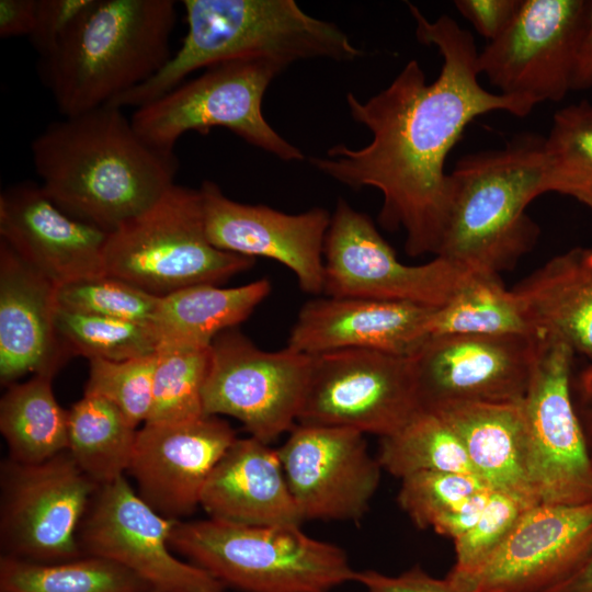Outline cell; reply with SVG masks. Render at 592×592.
<instances>
[{
	"instance_id": "60d3db41",
	"label": "cell",
	"mask_w": 592,
	"mask_h": 592,
	"mask_svg": "<svg viewBox=\"0 0 592 592\" xmlns=\"http://www.w3.org/2000/svg\"><path fill=\"white\" fill-rule=\"evenodd\" d=\"M355 582L367 592H462L446 578L431 577L420 567H413L399 576H387L375 570L357 571Z\"/></svg>"
},
{
	"instance_id": "8992f818",
	"label": "cell",
	"mask_w": 592,
	"mask_h": 592,
	"mask_svg": "<svg viewBox=\"0 0 592 592\" xmlns=\"http://www.w3.org/2000/svg\"><path fill=\"white\" fill-rule=\"evenodd\" d=\"M170 546L225 588L241 592H331L357 574L342 548L298 525L180 520Z\"/></svg>"
},
{
	"instance_id": "f546056e",
	"label": "cell",
	"mask_w": 592,
	"mask_h": 592,
	"mask_svg": "<svg viewBox=\"0 0 592 592\" xmlns=\"http://www.w3.org/2000/svg\"><path fill=\"white\" fill-rule=\"evenodd\" d=\"M492 492L475 475L421 471L401 479L398 502L418 527L455 539L477 522Z\"/></svg>"
},
{
	"instance_id": "8d00e7d4",
	"label": "cell",
	"mask_w": 592,
	"mask_h": 592,
	"mask_svg": "<svg viewBox=\"0 0 592 592\" xmlns=\"http://www.w3.org/2000/svg\"><path fill=\"white\" fill-rule=\"evenodd\" d=\"M56 300L73 312L153 323L160 297L104 274L58 287Z\"/></svg>"
},
{
	"instance_id": "5b68a950",
	"label": "cell",
	"mask_w": 592,
	"mask_h": 592,
	"mask_svg": "<svg viewBox=\"0 0 592 592\" xmlns=\"http://www.w3.org/2000/svg\"><path fill=\"white\" fill-rule=\"evenodd\" d=\"M172 0H94L46 56L39 76L62 116L111 103L170 59Z\"/></svg>"
},
{
	"instance_id": "4fadbf2b",
	"label": "cell",
	"mask_w": 592,
	"mask_h": 592,
	"mask_svg": "<svg viewBox=\"0 0 592 592\" xmlns=\"http://www.w3.org/2000/svg\"><path fill=\"white\" fill-rule=\"evenodd\" d=\"M592 555V502L526 509L473 570L446 579L462 592H554Z\"/></svg>"
},
{
	"instance_id": "5bb4252c",
	"label": "cell",
	"mask_w": 592,
	"mask_h": 592,
	"mask_svg": "<svg viewBox=\"0 0 592 592\" xmlns=\"http://www.w3.org/2000/svg\"><path fill=\"white\" fill-rule=\"evenodd\" d=\"M587 0H522L506 29L478 54L479 73L500 93L534 105L572 90Z\"/></svg>"
},
{
	"instance_id": "f1b7e54d",
	"label": "cell",
	"mask_w": 592,
	"mask_h": 592,
	"mask_svg": "<svg viewBox=\"0 0 592 592\" xmlns=\"http://www.w3.org/2000/svg\"><path fill=\"white\" fill-rule=\"evenodd\" d=\"M138 429L103 397L86 395L68 410V452L99 486L124 476Z\"/></svg>"
},
{
	"instance_id": "603a6c76",
	"label": "cell",
	"mask_w": 592,
	"mask_h": 592,
	"mask_svg": "<svg viewBox=\"0 0 592 592\" xmlns=\"http://www.w3.org/2000/svg\"><path fill=\"white\" fill-rule=\"evenodd\" d=\"M57 287L0 241V382L54 377L70 353L56 328Z\"/></svg>"
},
{
	"instance_id": "484cf974",
	"label": "cell",
	"mask_w": 592,
	"mask_h": 592,
	"mask_svg": "<svg viewBox=\"0 0 592 592\" xmlns=\"http://www.w3.org/2000/svg\"><path fill=\"white\" fill-rule=\"evenodd\" d=\"M511 291L537 333L559 338L592 362V248L551 258Z\"/></svg>"
},
{
	"instance_id": "4dcf8cb0",
	"label": "cell",
	"mask_w": 592,
	"mask_h": 592,
	"mask_svg": "<svg viewBox=\"0 0 592 592\" xmlns=\"http://www.w3.org/2000/svg\"><path fill=\"white\" fill-rule=\"evenodd\" d=\"M429 333L430 337L539 334L500 275L471 272L454 296L434 309Z\"/></svg>"
},
{
	"instance_id": "9a60e30c",
	"label": "cell",
	"mask_w": 592,
	"mask_h": 592,
	"mask_svg": "<svg viewBox=\"0 0 592 592\" xmlns=\"http://www.w3.org/2000/svg\"><path fill=\"white\" fill-rule=\"evenodd\" d=\"M574 356L565 341L540 334L523 399L533 478L545 504L592 502V466L570 388Z\"/></svg>"
},
{
	"instance_id": "836d02e7",
	"label": "cell",
	"mask_w": 592,
	"mask_h": 592,
	"mask_svg": "<svg viewBox=\"0 0 592 592\" xmlns=\"http://www.w3.org/2000/svg\"><path fill=\"white\" fill-rule=\"evenodd\" d=\"M544 148L547 192L592 209V104L582 101L556 112Z\"/></svg>"
},
{
	"instance_id": "d6986e66",
	"label": "cell",
	"mask_w": 592,
	"mask_h": 592,
	"mask_svg": "<svg viewBox=\"0 0 592 592\" xmlns=\"http://www.w3.org/2000/svg\"><path fill=\"white\" fill-rule=\"evenodd\" d=\"M200 192L206 234L214 247L280 262L295 274L304 292L323 293V250L331 221L325 208L286 214L265 205L238 203L207 180Z\"/></svg>"
},
{
	"instance_id": "4316f807",
	"label": "cell",
	"mask_w": 592,
	"mask_h": 592,
	"mask_svg": "<svg viewBox=\"0 0 592 592\" xmlns=\"http://www.w3.org/2000/svg\"><path fill=\"white\" fill-rule=\"evenodd\" d=\"M270 293V281L261 278L229 288L194 285L160 297L153 321L160 344L208 348L218 334L244 321Z\"/></svg>"
},
{
	"instance_id": "44dd1931",
	"label": "cell",
	"mask_w": 592,
	"mask_h": 592,
	"mask_svg": "<svg viewBox=\"0 0 592 592\" xmlns=\"http://www.w3.org/2000/svg\"><path fill=\"white\" fill-rule=\"evenodd\" d=\"M107 232L61 210L41 184H13L0 195V237L57 288L106 274Z\"/></svg>"
},
{
	"instance_id": "d590c367",
	"label": "cell",
	"mask_w": 592,
	"mask_h": 592,
	"mask_svg": "<svg viewBox=\"0 0 592 592\" xmlns=\"http://www.w3.org/2000/svg\"><path fill=\"white\" fill-rule=\"evenodd\" d=\"M56 328L70 355L126 361L153 354L160 337L153 323L136 322L57 308Z\"/></svg>"
},
{
	"instance_id": "6da1fadb",
	"label": "cell",
	"mask_w": 592,
	"mask_h": 592,
	"mask_svg": "<svg viewBox=\"0 0 592 592\" xmlns=\"http://www.w3.org/2000/svg\"><path fill=\"white\" fill-rule=\"evenodd\" d=\"M408 8L418 41L434 45L442 56L439 77L428 83L412 59L367 101L349 92L350 113L369 129L372 140L358 149L333 146L327 157L310 162L354 190L377 189L383 195L379 223L390 230H405L409 255H436L454 195L445 162L466 126L494 111L526 116L535 105L490 92L479 83L475 39L455 20L441 15L430 21L412 3Z\"/></svg>"
},
{
	"instance_id": "ba28073f",
	"label": "cell",
	"mask_w": 592,
	"mask_h": 592,
	"mask_svg": "<svg viewBox=\"0 0 592 592\" xmlns=\"http://www.w3.org/2000/svg\"><path fill=\"white\" fill-rule=\"evenodd\" d=\"M286 66L270 59L219 64L184 81L153 101L136 107L130 119L150 146L173 152L190 130L203 134L224 127L248 144L284 161L303 160V152L284 139L262 113L263 95Z\"/></svg>"
},
{
	"instance_id": "c3c4849f",
	"label": "cell",
	"mask_w": 592,
	"mask_h": 592,
	"mask_svg": "<svg viewBox=\"0 0 592 592\" xmlns=\"http://www.w3.org/2000/svg\"><path fill=\"white\" fill-rule=\"evenodd\" d=\"M0 592H9V591H5V590H0Z\"/></svg>"
},
{
	"instance_id": "7402d4cb",
	"label": "cell",
	"mask_w": 592,
	"mask_h": 592,
	"mask_svg": "<svg viewBox=\"0 0 592 592\" xmlns=\"http://www.w3.org/2000/svg\"><path fill=\"white\" fill-rule=\"evenodd\" d=\"M434 309L402 301L315 298L299 310L286 346L308 355L361 349L412 356L430 338Z\"/></svg>"
},
{
	"instance_id": "83f0119b",
	"label": "cell",
	"mask_w": 592,
	"mask_h": 592,
	"mask_svg": "<svg viewBox=\"0 0 592 592\" xmlns=\"http://www.w3.org/2000/svg\"><path fill=\"white\" fill-rule=\"evenodd\" d=\"M49 375L14 383L0 401V431L10 459L38 464L68 449V410L57 402Z\"/></svg>"
},
{
	"instance_id": "7a4b0ae2",
	"label": "cell",
	"mask_w": 592,
	"mask_h": 592,
	"mask_svg": "<svg viewBox=\"0 0 592 592\" xmlns=\"http://www.w3.org/2000/svg\"><path fill=\"white\" fill-rule=\"evenodd\" d=\"M31 150L50 200L107 234L157 203L179 166L174 152L146 143L111 104L50 123Z\"/></svg>"
},
{
	"instance_id": "9c48e42d",
	"label": "cell",
	"mask_w": 592,
	"mask_h": 592,
	"mask_svg": "<svg viewBox=\"0 0 592 592\" xmlns=\"http://www.w3.org/2000/svg\"><path fill=\"white\" fill-rule=\"evenodd\" d=\"M68 451L38 464L1 466V556L34 562L82 557L78 532L99 489Z\"/></svg>"
},
{
	"instance_id": "2e32d148",
	"label": "cell",
	"mask_w": 592,
	"mask_h": 592,
	"mask_svg": "<svg viewBox=\"0 0 592 592\" xmlns=\"http://www.w3.org/2000/svg\"><path fill=\"white\" fill-rule=\"evenodd\" d=\"M177 520L156 512L125 476L96 490L78 532L83 556L111 560L151 588L166 592H224L202 568L180 560L170 549Z\"/></svg>"
},
{
	"instance_id": "1f68e13d",
	"label": "cell",
	"mask_w": 592,
	"mask_h": 592,
	"mask_svg": "<svg viewBox=\"0 0 592 592\" xmlns=\"http://www.w3.org/2000/svg\"><path fill=\"white\" fill-rule=\"evenodd\" d=\"M150 589L130 570L100 557L82 556L53 563L0 558V590L9 592H146Z\"/></svg>"
},
{
	"instance_id": "277c9868",
	"label": "cell",
	"mask_w": 592,
	"mask_h": 592,
	"mask_svg": "<svg viewBox=\"0 0 592 592\" xmlns=\"http://www.w3.org/2000/svg\"><path fill=\"white\" fill-rule=\"evenodd\" d=\"M545 137L523 133L500 149L464 156L449 173L454 195L440 250L471 273L500 275L534 247L527 205L547 193Z\"/></svg>"
},
{
	"instance_id": "f6af8a7d",
	"label": "cell",
	"mask_w": 592,
	"mask_h": 592,
	"mask_svg": "<svg viewBox=\"0 0 592 592\" xmlns=\"http://www.w3.org/2000/svg\"><path fill=\"white\" fill-rule=\"evenodd\" d=\"M592 88V0H589L572 79V90Z\"/></svg>"
},
{
	"instance_id": "f35d334b",
	"label": "cell",
	"mask_w": 592,
	"mask_h": 592,
	"mask_svg": "<svg viewBox=\"0 0 592 592\" xmlns=\"http://www.w3.org/2000/svg\"><path fill=\"white\" fill-rule=\"evenodd\" d=\"M526 509L516 499L493 491L477 522L454 539L456 562L448 574L466 573L482 562Z\"/></svg>"
},
{
	"instance_id": "d6a6232c",
	"label": "cell",
	"mask_w": 592,
	"mask_h": 592,
	"mask_svg": "<svg viewBox=\"0 0 592 592\" xmlns=\"http://www.w3.org/2000/svg\"><path fill=\"white\" fill-rule=\"evenodd\" d=\"M377 459L382 468L401 479L421 471L476 476L457 434L440 414L428 409L396 433L382 437Z\"/></svg>"
},
{
	"instance_id": "52a82bcc",
	"label": "cell",
	"mask_w": 592,
	"mask_h": 592,
	"mask_svg": "<svg viewBox=\"0 0 592 592\" xmlns=\"http://www.w3.org/2000/svg\"><path fill=\"white\" fill-rule=\"evenodd\" d=\"M253 264V258L210 243L200 189L177 184L110 232L104 247L106 274L158 297L194 285H220Z\"/></svg>"
},
{
	"instance_id": "ab89813d",
	"label": "cell",
	"mask_w": 592,
	"mask_h": 592,
	"mask_svg": "<svg viewBox=\"0 0 592 592\" xmlns=\"http://www.w3.org/2000/svg\"><path fill=\"white\" fill-rule=\"evenodd\" d=\"M94 0H37L34 29L29 36L39 58L48 55Z\"/></svg>"
},
{
	"instance_id": "ee69618b",
	"label": "cell",
	"mask_w": 592,
	"mask_h": 592,
	"mask_svg": "<svg viewBox=\"0 0 592 592\" xmlns=\"http://www.w3.org/2000/svg\"><path fill=\"white\" fill-rule=\"evenodd\" d=\"M37 0H1L0 36H30L36 18Z\"/></svg>"
},
{
	"instance_id": "681fc988",
	"label": "cell",
	"mask_w": 592,
	"mask_h": 592,
	"mask_svg": "<svg viewBox=\"0 0 592 592\" xmlns=\"http://www.w3.org/2000/svg\"><path fill=\"white\" fill-rule=\"evenodd\" d=\"M554 592H562V591H554Z\"/></svg>"
},
{
	"instance_id": "7dc6e473",
	"label": "cell",
	"mask_w": 592,
	"mask_h": 592,
	"mask_svg": "<svg viewBox=\"0 0 592 592\" xmlns=\"http://www.w3.org/2000/svg\"><path fill=\"white\" fill-rule=\"evenodd\" d=\"M146 592H166V591L151 588L150 590H148Z\"/></svg>"
},
{
	"instance_id": "30bf717a",
	"label": "cell",
	"mask_w": 592,
	"mask_h": 592,
	"mask_svg": "<svg viewBox=\"0 0 592 592\" xmlns=\"http://www.w3.org/2000/svg\"><path fill=\"white\" fill-rule=\"evenodd\" d=\"M311 368L312 355L288 346L264 351L235 328L226 330L210 345L204 413L232 417L270 444L296 425Z\"/></svg>"
},
{
	"instance_id": "b9f144b4",
	"label": "cell",
	"mask_w": 592,
	"mask_h": 592,
	"mask_svg": "<svg viewBox=\"0 0 592 592\" xmlns=\"http://www.w3.org/2000/svg\"><path fill=\"white\" fill-rule=\"evenodd\" d=\"M522 0H456L458 12L489 42L496 39L516 14Z\"/></svg>"
},
{
	"instance_id": "cb8c5ba5",
	"label": "cell",
	"mask_w": 592,
	"mask_h": 592,
	"mask_svg": "<svg viewBox=\"0 0 592 592\" xmlns=\"http://www.w3.org/2000/svg\"><path fill=\"white\" fill-rule=\"evenodd\" d=\"M201 505L210 519L258 526L304 521L289 491L277 449L255 437L231 444L208 477Z\"/></svg>"
},
{
	"instance_id": "7c38bea8",
	"label": "cell",
	"mask_w": 592,
	"mask_h": 592,
	"mask_svg": "<svg viewBox=\"0 0 592 592\" xmlns=\"http://www.w3.org/2000/svg\"><path fill=\"white\" fill-rule=\"evenodd\" d=\"M323 293L331 297L402 301L439 308L470 272L435 257L402 263L371 218L339 198L326 236Z\"/></svg>"
},
{
	"instance_id": "3957f363",
	"label": "cell",
	"mask_w": 592,
	"mask_h": 592,
	"mask_svg": "<svg viewBox=\"0 0 592 592\" xmlns=\"http://www.w3.org/2000/svg\"><path fill=\"white\" fill-rule=\"evenodd\" d=\"M187 32L181 47L150 79L114 99L139 107L219 64L270 59L284 66L311 58L349 61L362 52L335 24L305 13L293 0H184Z\"/></svg>"
},
{
	"instance_id": "7bdbcfd3",
	"label": "cell",
	"mask_w": 592,
	"mask_h": 592,
	"mask_svg": "<svg viewBox=\"0 0 592 592\" xmlns=\"http://www.w3.org/2000/svg\"><path fill=\"white\" fill-rule=\"evenodd\" d=\"M570 388L592 466V362L572 371Z\"/></svg>"
},
{
	"instance_id": "e575fe53",
	"label": "cell",
	"mask_w": 592,
	"mask_h": 592,
	"mask_svg": "<svg viewBox=\"0 0 592 592\" xmlns=\"http://www.w3.org/2000/svg\"><path fill=\"white\" fill-rule=\"evenodd\" d=\"M209 357L210 346L159 345L151 408L145 423L179 422L206 415L203 387Z\"/></svg>"
},
{
	"instance_id": "8fae6325",
	"label": "cell",
	"mask_w": 592,
	"mask_h": 592,
	"mask_svg": "<svg viewBox=\"0 0 592 592\" xmlns=\"http://www.w3.org/2000/svg\"><path fill=\"white\" fill-rule=\"evenodd\" d=\"M421 410L410 356L348 349L312 355L297 422L348 428L382 439Z\"/></svg>"
},
{
	"instance_id": "bcb514c9",
	"label": "cell",
	"mask_w": 592,
	"mask_h": 592,
	"mask_svg": "<svg viewBox=\"0 0 592 592\" xmlns=\"http://www.w3.org/2000/svg\"><path fill=\"white\" fill-rule=\"evenodd\" d=\"M557 591L592 592V555L579 572Z\"/></svg>"
},
{
	"instance_id": "ffe728a7",
	"label": "cell",
	"mask_w": 592,
	"mask_h": 592,
	"mask_svg": "<svg viewBox=\"0 0 592 592\" xmlns=\"http://www.w3.org/2000/svg\"><path fill=\"white\" fill-rule=\"evenodd\" d=\"M237 440L217 415L144 423L128 468L138 496L164 517L180 521L201 505L213 469Z\"/></svg>"
},
{
	"instance_id": "ac0fdd59",
	"label": "cell",
	"mask_w": 592,
	"mask_h": 592,
	"mask_svg": "<svg viewBox=\"0 0 592 592\" xmlns=\"http://www.w3.org/2000/svg\"><path fill=\"white\" fill-rule=\"evenodd\" d=\"M303 520H358L380 480L382 466L365 434L348 428L296 424L277 449Z\"/></svg>"
},
{
	"instance_id": "e0dca14e",
	"label": "cell",
	"mask_w": 592,
	"mask_h": 592,
	"mask_svg": "<svg viewBox=\"0 0 592 592\" xmlns=\"http://www.w3.org/2000/svg\"><path fill=\"white\" fill-rule=\"evenodd\" d=\"M539 337H430L410 356L422 409L462 402H522L533 375Z\"/></svg>"
},
{
	"instance_id": "74e56055",
	"label": "cell",
	"mask_w": 592,
	"mask_h": 592,
	"mask_svg": "<svg viewBox=\"0 0 592 592\" xmlns=\"http://www.w3.org/2000/svg\"><path fill=\"white\" fill-rule=\"evenodd\" d=\"M156 365L157 352L119 362L90 358L84 394L111 401L137 428L150 413Z\"/></svg>"
},
{
	"instance_id": "d4e9b609",
	"label": "cell",
	"mask_w": 592,
	"mask_h": 592,
	"mask_svg": "<svg viewBox=\"0 0 592 592\" xmlns=\"http://www.w3.org/2000/svg\"><path fill=\"white\" fill-rule=\"evenodd\" d=\"M440 414L460 440L476 476L526 508L540 503L532 471L523 401L448 403Z\"/></svg>"
}]
</instances>
